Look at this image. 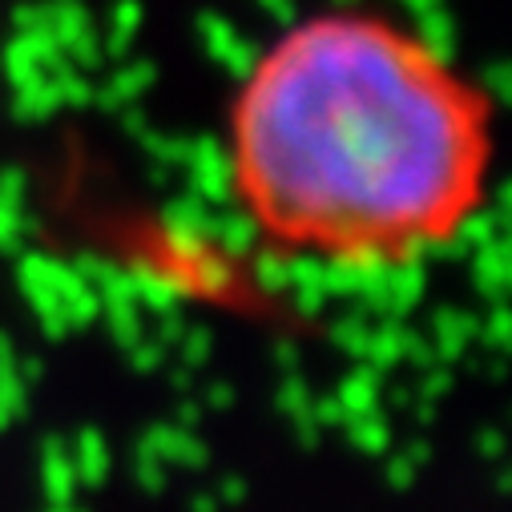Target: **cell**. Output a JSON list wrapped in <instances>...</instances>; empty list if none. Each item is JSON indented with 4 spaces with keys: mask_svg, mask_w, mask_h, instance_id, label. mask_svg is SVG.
<instances>
[{
    "mask_svg": "<svg viewBox=\"0 0 512 512\" xmlns=\"http://www.w3.org/2000/svg\"><path fill=\"white\" fill-rule=\"evenodd\" d=\"M496 109L428 33L371 5L283 25L238 77L222 174L271 254L396 275L456 246L488 206Z\"/></svg>",
    "mask_w": 512,
    "mask_h": 512,
    "instance_id": "obj_1",
    "label": "cell"
}]
</instances>
